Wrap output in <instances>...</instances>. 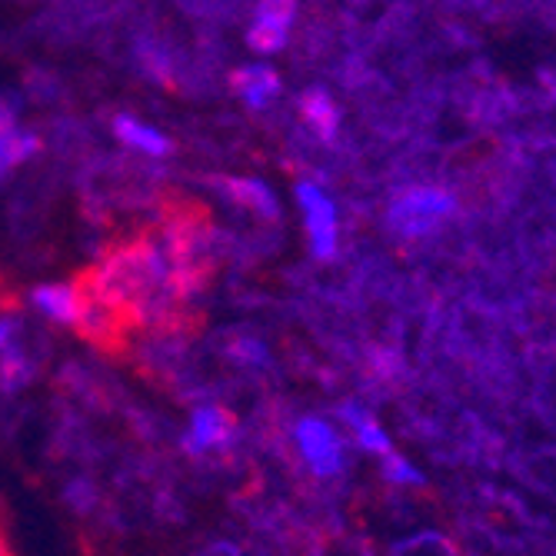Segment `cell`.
I'll return each instance as SVG.
<instances>
[{
    "mask_svg": "<svg viewBox=\"0 0 556 556\" xmlns=\"http://www.w3.org/2000/svg\"><path fill=\"white\" fill-rule=\"evenodd\" d=\"M233 90L240 93V100L250 111H264L280 93V77L267 64H247V67L233 71Z\"/></svg>",
    "mask_w": 556,
    "mask_h": 556,
    "instance_id": "10",
    "label": "cell"
},
{
    "mask_svg": "<svg viewBox=\"0 0 556 556\" xmlns=\"http://www.w3.org/2000/svg\"><path fill=\"white\" fill-rule=\"evenodd\" d=\"M300 114L303 121L311 124V130L320 137V140H333L340 134V111L330 100V93L324 90H307L300 97Z\"/></svg>",
    "mask_w": 556,
    "mask_h": 556,
    "instance_id": "14",
    "label": "cell"
},
{
    "mask_svg": "<svg viewBox=\"0 0 556 556\" xmlns=\"http://www.w3.org/2000/svg\"><path fill=\"white\" fill-rule=\"evenodd\" d=\"M293 0H261L257 11H254V21L247 27V43L250 50H257V54L270 58V54H280L290 40V27H293Z\"/></svg>",
    "mask_w": 556,
    "mask_h": 556,
    "instance_id": "8",
    "label": "cell"
},
{
    "mask_svg": "<svg viewBox=\"0 0 556 556\" xmlns=\"http://www.w3.org/2000/svg\"><path fill=\"white\" fill-rule=\"evenodd\" d=\"M17 337V324L11 317H0V353H4Z\"/></svg>",
    "mask_w": 556,
    "mask_h": 556,
    "instance_id": "22",
    "label": "cell"
},
{
    "mask_svg": "<svg viewBox=\"0 0 556 556\" xmlns=\"http://www.w3.org/2000/svg\"><path fill=\"white\" fill-rule=\"evenodd\" d=\"M177 290L193 303L217 274L227 250V237L217 230L211 211L190 197H170L161 207V227L154 230Z\"/></svg>",
    "mask_w": 556,
    "mask_h": 556,
    "instance_id": "2",
    "label": "cell"
},
{
    "mask_svg": "<svg viewBox=\"0 0 556 556\" xmlns=\"http://www.w3.org/2000/svg\"><path fill=\"white\" fill-rule=\"evenodd\" d=\"M87 556H93V553H87Z\"/></svg>",
    "mask_w": 556,
    "mask_h": 556,
    "instance_id": "26",
    "label": "cell"
},
{
    "mask_svg": "<svg viewBox=\"0 0 556 556\" xmlns=\"http://www.w3.org/2000/svg\"><path fill=\"white\" fill-rule=\"evenodd\" d=\"M240 437V424L237 417L220 407V403L207 400L193 407L190 414V427L180 437V446L190 460H204L211 453H220V457H233V443Z\"/></svg>",
    "mask_w": 556,
    "mask_h": 556,
    "instance_id": "4",
    "label": "cell"
},
{
    "mask_svg": "<svg viewBox=\"0 0 556 556\" xmlns=\"http://www.w3.org/2000/svg\"><path fill=\"white\" fill-rule=\"evenodd\" d=\"M293 440H296V446L303 453V460H307V467L320 480L337 477L343 470V440H340V433L327 420H320V417L296 420Z\"/></svg>",
    "mask_w": 556,
    "mask_h": 556,
    "instance_id": "7",
    "label": "cell"
},
{
    "mask_svg": "<svg viewBox=\"0 0 556 556\" xmlns=\"http://www.w3.org/2000/svg\"><path fill=\"white\" fill-rule=\"evenodd\" d=\"M224 353L243 370H267L270 367V353L261 340L254 337H230L224 343Z\"/></svg>",
    "mask_w": 556,
    "mask_h": 556,
    "instance_id": "17",
    "label": "cell"
},
{
    "mask_svg": "<svg viewBox=\"0 0 556 556\" xmlns=\"http://www.w3.org/2000/svg\"><path fill=\"white\" fill-rule=\"evenodd\" d=\"M40 150V137L30 130H21L17 124L0 130V180H4L14 167H21L24 161H30Z\"/></svg>",
    "mask_w": 556,
    "mask_h": 556,
    "instance_id": "15",
    "label": "cell"
},
{
    "mask_svg": "<svg viewBox=\"0 0 556 556\" xmlns=\"http://www.w3.org/2000/svg\"><path fill=\"white\" fill-rule=\"evenodd\" d=\"M0 556H14V553H11V543H8V520H4V510H0Z\"/></svg>",
    "mask_w": 556,
    "mask_h": 556,
    "instance_id": "23",
    "label": "cell"
},
{
    "mask_svg": "<svg viewBox=\"0 0 556 556\" xmlns=\"http://www.w3.org/2000/svg\"><path fill=\"white\" fill-rule=\"evenodd\" d=\"M80 277L134 330L187 337L200 327L190 300L170 277L167 257L154 233H140L108 247L93 267L80 270Z\"/></svg>",
    "mask_w": 556,
    "mask_h": 556,
    "instance_id": "1",
    "label": "cell"
},
{
    "mask_svg": "<svg viewBox=\"0 0 556 556\" xmlns=\"http://www.w3.org/2000/svg\"><path fill=\"white\" fill-rule=\"evenodd\" d=\"M0 307H11V293L4 290V283H0Z\"/></svg>",
    "mask_w": 556,
    "mask_h": 556,
    "instance_id": "25",
    "label": "cell"
},
{
    "mask_svg": "<svg viewBox=\"0 0 556 556\" xmlns=\"http://www.w3.org/2000/svg\"><path fill=\"white\" fill-rule=\"evenodd\" d=\"M293 190H296V207L303 214V227H307L314 257L330 261L337 254V243H340L337 204L327 197V190L320 184H311V180H300Z\"/></svg>",
    "mask_w": 556,
    "mask_h": 556,
    "instance_id": "6",
    "label": "cell"
},
{
    "mask_svg": "<svg viewBox=\"0 0 556 556\" xmlns=\"http://www.w3.org/2000/svg\"><path fill=\"white\" fill-rule=\"evenodd\" d=\"M111 127H114V137L124 147L137 150V154H143V157H167L170 147H174L167 134H161L157 127H147L143 121H137L130 114H117L111 121Z\"/></svg>",
    "mask_w": 556,
    "mask_h": 556,
    "instance_id": "12",
    "label": "cell"
},
{
    "mask_svg": "<svg viewBox=\"0 0 556 556\" xmlns=\"http://www.w3.org/2000/svg\"><path fill=\"white\" fill-rule=\"evenodd\" d=\"M383 477L390 480V483H424V477H420V470L417 467H410V460L407 457H400V453H383Z\"/></svg>",
    "mask_w": 556,
    "mask_h": 556,
    "instance_id": "20",
    "label": "cell"
},
{
    "mask_svg": "<svg viewBox=\"0 0 556 556\" xmlns=\"http://www.w3.org/2000/svg\"><path fill=\"white\" fill-rule=\"evenodd\" d=\"M193 556H247L233 540H211L207 546H200Z\"/></svg>",
    "mask_w": 556,
    "mask_h": 556,
    "instance_id": "21",
    "label": "cell"
},
{
    "mask_svg": "<svg viewBox=\"0 0 556 556\" xmlns=\"http://www.w3.org/2000/svg\"><path fill=\"white\" fill-rule=\"evenodd\" d=\"M217 193L233 204L237 211L257 217V220H277L280 217V204L274 190L264 184V180H254V177H217L214 180Z\"/></svg>",
    "mask_w": 556,
    "mask_h": 556,
    "instance_id": "9",
    "label": "cell"
},
{
    "mask_svg": "<svg viewBox=\"0 0 556 556\" xmlns=\"http://www.w3.org/2000/svg\"><path fill=\"white\" fill-rule=\"evenodd\" d=\"M77 283V293H80V311H77V324L74 330L97 350H104V353H124L130 346V337L137 333L108 300H100L90 283L77 274L74 277Z\"/></svg>",
    "mask_w": 556,
    "mask_h": 556,
    "instance_id": "3",
    "label": "cell"
},
{
    "mask_svg": "<svg viewBox=\"0 0 556 556\" xmlns=\"http://www.w3.org/2000/svg\"><path fill=\"white\" fill-rule=\"evenodd\" d=\"M340 420L353 430V437H357V443L367 450V453H377V457H383V453H390V437L383 433V427L374 420V414H367L361 403H343L340 407Z\"/></svg>",
    "mask_w": 556,
    "mask_h": 556,
    "instance_id": "13",
    "label": "cell"
},
{
    "mask_svg": "<svg viewBox=\"0 0 556 556\" xmlns=\"http://www.w3.org/2000/svg\"><path fill=\"white\" fill-rule=\"evenodd\" d=\"M8 127H14V111L8 100H0V130H8Z\"/></svg>",
    "mask_w": 556,
    "mask_h": 556,
    "instance_id": "24",
    "label": "cell"
},
{
    "mask_svg": "<svg viewBox=\"0 0 556 556\" xmlns=\"http://www.w3.org/2000/svg\"><path fill=\"white\" fill-rule=\"evenodd\" d=\"M453 207H457V200L440 187H410L393 197L390 224L403 237H427L453 214Z\"/></svg>",
    "mask_w": 556,
    "mask_h": 556,
    "instance_id": "5",
    "label": "cell"
},
{
    "mask_svg": "<svg viewBox=\"0 0 556 556\" xmlns=\"http://www.w3.org/2000/svg\"><path fill=\"white\" fill-rule=\"evenodd\" d=\"M34 307L61 327H74L77 324V311H80V293H77V283H40L34 287L30 293Z\"/></svg>",
    "mask_w": 556,
    "mask_h": 556,
    "instance_id": "11",
    "label": "cell"
},
{
    "mask_svg": "<svg viewBox=\"0 0 556 556\" xmlns=\"http://www.w3.org/2000/svg\"><path fill=\"white\" fill-rule=\"evenodd\" d=\"M30 380H34V357L21 343H11L0 353V393H17Z\"/></svg>",
    "mask_w": 556,
    "mask_h": 556,
    "instance_id": "16",
    "label": "cell"
},
{
    "mask_svg": "<svg viewBox=\"0 0 556 556\" xmlns=\"http://www.w3.org/2000/svg\"><path fill=\"white\" fill-rule=\"evenodd\" d=\"M100 500L104 496H100V486L90 477H74L64 486V503L74 514H93L100 507Z\"/></svg>",
    "mask_w": 556,
    "mask_h": 556,
    "instance_id": "19",
    "label": "cell"
},
{
    "mask_svg": "<svg viewBox=\"0 0 556 556\" xmlns=\"http://www.w3.org/2000/svg\"><path fill=\"white\" fill-rule=\"evenodd\" d=\"M393 556H460V553H457V546H453L440 533H417L410 540H403L393 549Z\"/></svg>",
    "mask_w": 556,
    "mask_h": 556,
    "instance_id": "18",
    "label": "cell"
}]
</instances>
